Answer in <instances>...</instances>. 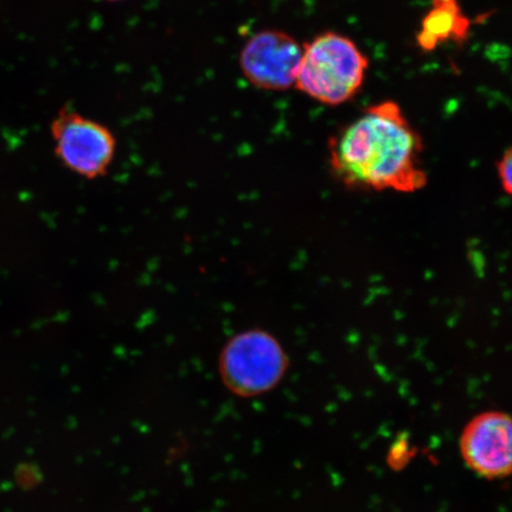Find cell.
<instances>
[{"label": "cell", "instance_id": "obj_1", "mask_svg": "<svg viewBox=\"0 0 512 512\" xmlns=\"http://www.w3.org/2000/svg\"><path fill=\"white\" fill-rule=\"evenodd\" d=\"M422 150L419 133L400 106L386 101L330 139L329 162L332 174L349 189L413 194L427 184Z\"/></svg>", "mask_w": 512, "mask_h": 512}, {"label": "cell", "instance_id": "obj_2", "mask_svg": "<svg viewBox=\"0 0 512 512\" xmlns=\"http://www.w3.org/2000/svg\"><path fill=\"white\" fill-rule=\"evenodd\" d=\"M368 68L350 38L324 32L306 44L294 86L322 104L342 105L360 91Z\"/></svg>", "mask_w": 512, "mask_h": 512}, {"label": "cell", "instance_id": "obj_3", "mask_svg": "<svg viewBox=\"0 0 512 512\" xmlns=\"http://www.w3.org/2000/svg\"><path fill=\"white\" fill-rule=\"evenodd\" d=\"M288 356L278 339L262 330L234 336L219 361L221 379L230 392L253 398L270 392L284 379Z\"/></svg>", "mask_w": 512, "mask_h": 512}, {"label": "cell", "instance_id": "obj_4", "mask_svg": "<svg viewBox=\"0 0 512 512\" xmlns=\"http://www.w3.org/2000/svg\"><path fill=\"white\" fill-rule=\"evenodd\" d=\"M60 162L81 177L104 176L115 153V138L105 125L64 108L51 124Z\"/></svg>", "mask_w": 512, "mask_h": 512}, {"label": "cell", "instance_id": "obj_5", "mask_svg": "<svg viewBox=\"0 0 512 512\" xmlns=\"http://www.w3.org/2000/svg\"><path fill=\"white\" fill-rule=\"evenodd\" d=\"M303 49L279 30H264L245 44L240 67L245 78L266 91H285L296 83Z\"/></svg>", "mask_w": 512, "mask_h": 512}, {"label": "cell", "instance_id": "obj_6", "mask_svg": "<svg viewBox=\"0 0 512 512\" xmlns=\"http://www.w3.org/2000/svg\"><path fill=\"white\" fill-rule=\"evenodd\" d=\"M460 452L473 472L486 479L508 477L512 466V425L508 414L485 412L473 418L460 438Z\"/></svg>", "mask_w": 512, "mask_h": 512}, {"label": "cell", "instance_id": "obj_7", "mask_svg": "<svg viewBox=\"0 0 512 512\" xmlns=\"http://www.w3.org/2000/svg\"><path fill=\"white\" fill-rule=\"evenodd\" d=\"M469 23L458 8L457 0H434L419 34L422 48L432 49L450 38H463Z\"/></svg>", "mask_w": 512, "mask_h": 512}, {"label": "cell", "instance_id": "obj_8", "mask_svg": "<svg viewBox=\"0 0 512 512\" xmlns=\"http://www.w3.org/2000/svg\"><path fill=\"white\" fill-rule=\"evenodd\" d=\"M497 175L499 183L505 194L511 195L512 192V152L511 149L505 151L501 160L497 164Z\"/></svg>", "mask_w": 512, "mask_h": 512}, {"label": "cell", "instance_id": "obj_9", "mask_svg": "<svg viewBox=\"0 0 512 512\" xmlns=\"http://www.w3.org/2000/svg\"><path fill=\"white\" fill-rule=\"evenodd\" d=\"M105 2H121V0H105Z\"/></svg>", "mask_w": 512, "mask_h": 512}]
</instances>
